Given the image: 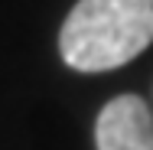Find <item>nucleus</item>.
Instances as JSON below:
<instances>
[{
	"instance_id": "obj_1",
	"label": "nucleus",
	"mask_w": 153,
	"mask_h": 150,
	"mask_svg": "<svg viewBox=\"0 0 153 150\" xmlns=\"http://www.w3.org/2000/svg\"><path fill=\"white\" fill-rule=\"evenodd\" d=\"M153 43V0H78L59 30V52L75 72H108Z\"/></svg>"
},
{
	"instance_id": "obj_2",
	"label": "nucleus",
	"mask_w": 153,
	"mask_h": 150,
	"mask_svg": "<svg viewBox=\"0 0 153 150\" xmlns=\"http://www.w3.org/2000/svg\"><path fill=\"white\" fill-rule=\"evenodd\" d=\"M98 150H153V114L140 95L111 98L94 121Z\"/></svg>"
}]
</instances>
